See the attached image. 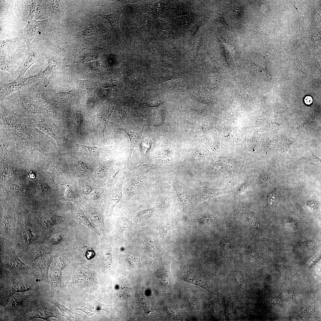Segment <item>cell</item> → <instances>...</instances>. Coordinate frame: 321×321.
<instances>
[{
	"instance_id": "94428289",
	"label": "cell",
	"mask_w": 321,
	"mask_h": 321,
	"mask_svg": "<svg viewBox=\"0 0 321 321\" xmlns=\"http://www.w3.org/2000/svg\"><path fill=\"white\" fill-rule=\"evenodd\" d=\"M300 314H301V313H300V314H299L298 315H300Z\"/></svg>"
},
{
	"instance_id": "2e32d148",
	"label": "cell",
	"mask_w": 321,
	"mask_h": 321,
	"mask_svg": "<svg viewBox=\"0 0 321 321\" xmlns=\"http://www.w3.org/2000/svg\"><path fill=\"white\" fill-rule=\"evenodd\" d=\"M49 16V0H37L35 20H45Z\"/></svg>"
},
{
	"instance_id": "816d5d0a",
	"label": "cell",
	"mask_w": 321,
	"mask_h": 321,
	"mask_svg": "<svg viewBox=\"0 0 321 321\" xmlns=\"http://www.w3.org/2000/svg\"><path fill=\"white\" fill-rule=\"evenodd\" d=\"M216 17L218 21L222 22L224 24H227V22L225 21L224 17L221 14L219 13H217L216 14Z\"/></svg>"
},
{
	"instance_id": "44dd1931",
	"label": "cell",
	"mask_w": 321,
	"mask_h": 321,
	"mask_svg": "<svg viewBox=\"0 0 321 321\" xmlns=\"http://www.w3.org/2000/svg\"><path fill=\"white\" fill-rule=\"evenodd\" d=\"M103 52L102 48L98 47L89 46L82 49L77 55L80 56L81 60L88 61L96 57L99 52Z\"/></svg>"
},
{
	"instance_id": "6f0895ef",
	"label": "cell",
	"mask_w": 321,
	"mask_h": 321,
	"mask_svg": "<svg viewBox=\"0 0 321 321\" xmlns=\"http://www.w3.org/2000/svg\"><path fill=\"white\" fill-rule=\"evenodd\" d=\"M29 178L33 180L35 179L36 177V174L32 171H30L28 175Z\"/></svg>"
},
{
	"instance_id": "d590c367",
	"label": "cell",
	"mask_w": 321,
	"mask_h": 321,
	"mask_svg": "<svg viewBox=\"0 0 321 321\" xmlns=\"http://www.w3.org/2000/svg\"><path fill=\"white\" fill-rule=\"evenodd\" d=\"M143 183L141 178L136 177L132 179L130 184L129 191L132 193H136L138 192Z\"/></svg>"
},
{
	"instance_id": "3957f363",
	"label": "cell",
	"mask_w": 321,
	"mask_h": 321,
	"mask_svg": "<svg viewBox=\"0 0 321 321\" xmlns=\"http://www.w3.org/2000/svg\"><path fill=\"white\" fill-rule=\"evenodd\" d=\"M147 125V123L133 119H126L120 124L119 129L127 134L130 141L128 162L131 159L134 148L142 139L144 129Z\"/></svg>"
},
{
	"instance_id": "f907efd6",
	"label": "cell",
	"mask_w": 321,
	"mask_h": 321,
	"mask_svg": "<svg viewBox=\"0 0 321 321\" xmlns=\"http://www.w3.org/2000/svg\"><path fill=\"white\" fill-rule=\"evenodd\" d=\"M77 164L78 166L84 170H86L88 169L87 165L83 161L81 160L78 161H77Z\"/></svg>"
},
{
	"instance_id": "7a4b0ae2",
	"label": "cell",
	"mask_w": 321,
	"mask_h": 321,
	"mask_svg": "<svg viewBox=\"0 0 321 321\" xmlns=\"http://www.w3.org/2000/svg\"><path fill=\"white\" fill-rule=\"evenodd\" d=\"M169 174L166 177L167 181L174 188L183 204L184 210L189 211L193 205L196 204L194 190L185 186L177 174Z\"/></svg>"
},
{
	"instance_id": "f546056e",
	"label": "cell",
	"mask_w": 321,
	"mask_h": 321,
	"mask_svg": "<svg viewBox=\"0 0 321 321\" xmlns=\"http://www.w3.org/2000/svg\"><path fill=\"white\" fill-rule=\"evenodd\" d=\"M19 40L18 39H12L3 40L0 41L1 52H4L12 49L14 47H18L19 44Z\"/></svg>"
},
{
	"instance_id": "d6a6232c",
	"label": "cell",
	"mask_w": 321,
	"mask_h": 321,
	"mask_svg": "<svg viewBox=\"0 0 321 321\" xmlns=\"http://www.w3.org/2000/svg\"><path fill=\"white\" fill-rule=\"evenodd\" d=\"M49 251L48 248L44 246H39L34 248L30 254L31 259L34 262L38 257L48 254Z\"/></svg>"
},
{
	"instance_id": "f6af8a7d",
	"label": "cell",
	"mask_w": 321,
	"mask_h": 321,
	"mask_svg": "<svg viewBox=\"0 0 321 321\" xmlns=\"http://www.w3.org/2000/svg\"><path fill=\"white\" fill-rule=\"evenodd\" d=\"M234 276L239 286L242 288L245 287V283L242 275L238 272L235 271L234 273Z\"/></svg>"
},
{
	"instance_id": "db71d44e",
	"label": "cell",
	"mask_w": 321,
	"mask_h": 321,
	"mask_svg": "<svg viewBox=\"0 0 321 321\" xmlns=\"http://www.w3.org/2000/svg\"><path fill=\"white\" fill-rule=\"evenodd\" d=\"M83 192L86 194H89L92 191V188L90 186L86 185L85 186L83 189Z\"/></svg>"
},
{
	"instance_id": "52a82bcc",
	"label": "cell",
	"mask_w": 321,
	"mask_h": 321,
	"mask_svg": "<svg viewBox=\"0 0 321 321\" xmlns=\"http://www.w3.org/2000/svg\"><path fill=\"white\" fill-rule=\"evenodd\" d=\"M1 289V305L5 307L10 297L16 292L33 290V287L27 280L20 278H12Z\"/></svg>"
},
{
	"instance_id": "9a60e30c",
	"label": "cell",
	"mask_w": 321,
	"mask_h": 321,
	"mask_svg": "<svg viewBox=\"0 0 321 321\" xmlns=\"http://www.w3.org/2000/svg\"><path fill=\"white\" fill-rule=\"evenodd\" d=\"M115 107V106H109L105 108L100 112L98 116V124L103 137L104 139V133L106 128Z\"/></svg>"
},
{
	"instance_id": "f5cc1de1",
	"label": "cell",
	"mask_w": 321,
	"mask_h": 321,
	"mask_svg": "<svg viewBox=\"0 0 321 321\" xmlns=\"http://www.w3.org/2000/svg\"><path fill=\"white\" fill-rule=\"evenodd\" d=\"M0 149L1 153L5 155H7V147L2 141H0Z\"/></svg>"
},
{
	"instance_id": "74e56055",
	"label": "cell",
	"mask_w": 321,
	"mask_h": 321,
	"mask_svg": "<svg viewBox=\"0 0 321 321\" xmlns=\"http://www.w3.org/2000/svg\"><path fill=\"white\" fill-rule=\"evenodd\" d=\"M12 220L10 213L6 215L1 221V226L6 232H8L11 229L12 224Z\"/></svg>"
},
{
	"instance_id": "836d02e7",
	"label": "cell",
	"mask_w": 321,
	"mask_h": 321,
	"mask_svg": "<svg viewBox=\"0 0 321 321\" xmlns=\"http://www.w3.org/2000/svg\"><path fill=\"white\" fill-rule=\"evenodd\" d=\"M79 82V90L83 93H89L92 92L93 87L89 80H80Z\"/></svg>"
},
{
	"instance_id": "91938a15",
	"label": "cell",
	"mask_w": 321,
	"mask_h": 321,
	"mask_svg": "<svg viewBox=\"0 0 321 321\" xmlns=\"http://www.w3.org/2000/svg\"><path fill=\"white\" fill-rule=\"evenodd\" d=\"M93 255V253L92 251H90L89 253L88 252L87 254V257H92Z\"/></svg>"
},
{
	"instance_id": "83f0119b",
	"label": "cell",
	"mask_w": 321,
	"mask_h": 321,
	"mask_svg": "<svg viewBox=\"0 0 321 321\" xmlns=\"http://www.w3.org/2000/svg\"><path fill=\"white\" fill-rule=\"evenodd\" d=\"M35 126L45 132L47 135L54 138L58 144H59L60 137L59 131L57 129L54 130L50 126L43 123L37 124L35 125Z\"/></svg>"
},
{
	"instance_id": "d4e9b609",
	"label": "cell",
	"mask_w": 321,
	"mask_h": 321,
	"mask_svg": "<svg viewBox=\"0 0 321 321\" xmlns=\"http://www.w3.org/2000/svg\"><path fill=\"white\" fill-rule=\"evenodd\" d=\"M73 213L74 218L80 224L82 223L99 235V233L96 229L90 222L83 211L79 208L74 209Z\"/></svg>"
},
{
	"instance_id": "f1b7e54d",
	"label": "cell",
	"mask_w": 321,
	"mask_h": 321,
	"mask_svg": "<svg viewBox=\"0 0 321 321\" xmlns=\"http://www.w3.org/2000/svg\"><path fill=\"white\" fill-rule=\"evenodd\" d=\"M123 180L121 179L117 184L111 199V210L120 200L122 194V187Z\"/></svg>"
},
{
	"instance_id": "603a6c76",
	"label": "cell",
	"mask_w": 321,
	"mask_h": 321,
	"mask_svg": "<svg viewBox=\"0 0 321 321\" xmlns=\"http://www.w3.org/2000/svg\"><path fill=\"white\" fill-rule=\"evenodd\" d=\"M48 274L51 290L53 291L60 283L61 273L60 270L53 265L50 266Z\"/></svg>"
},
{
	"instance_id": "680465c9",
	"label": "cell",
	"mask_w": 321,
	"mask_h": 321,
	"mask_svg": "<svg viewBox=\"0 0 321 321\" xmlns=\"http://www.w3.org/2000/svg\"><path fill=\"white\" fill-rule=\"evenodd\" d=\"M165 310L166 312L169 314H172L173 312V311L171 307L168 306H166L164 307Z\"/></svg>"
},
{
	"instance_id": "ffe728a7",
	"label": "cell",
	"mask_w": 321,
	"mask_h": 321,
	"mask_svg": "<svg viewBox=\"0 0 321 321\" xmlns=\"http://www.w3.org/2000/svg\"><path fill=\"white\" fill-rule=\"evenodd\" d=\"M22 236L27 250L29 245L36 239L32 232L31 224L28 217L25 218L22 231Z\"/></svg>"
},
{
	"instance_id": "4316f807",
	"label": "cell",
	"mask_w": 321,
	"mask_h": 321,
	"mask_svg": "<svg viewBox=\"0 0 321 321\" xmlns=\"http://www.w3.org/2000/svg\"><path fill=\"white\" fill-rule=\"evenodd\" d=\"M64 219V217L62 216L52 215H48L42 218L41 222L45 227L50 228L61 223Z\"/></svg>"
},
{
	"instance_id": "60d3db41",
	"label": "cell",
	"mask_w": 321,
	"mask_h": 321,
	"mask_svg": "<svg viewBox=\"0 0 321 321\" xmlns=\"http://www.w3.org/2000/svg\"><path fill=\"white\" fill-rule=\"evenodd\" d=\"M141 142V146L142 153L143 156H144L151 146L152 141L150 138H142Z\"/></svg>"
},
{
	"instance_id": "ba28073f",
	"label": "cell",
	"mask_w": 321,
	"mask_h": 321,
	"mask_svg": "<svg viewBox=\"0 0 321 321\" xmlns=\"http://www.w3.org/2000/svg\"><path fill=\"white\" fill-rule=\"evenodd\" d=\"M1 266L9 270L15 275H30L33 272L32 269L23 262L13 249L8 252L4 260L1 263Z\"/></svg>"
},
{
	"instance_id": "4fadbf2b",
	"label": "cell",
	"mask_w": 321,
	"mask_h": 321,
	"mask_svg": "<svg viewBox=\"0 0 321 321\" xmlns=\"http://www.w3.org/2000/svg\"><path fill=\"white\" fill-rule=\"evenodd\" d=\"M52 257L49 254L41 256L32 263V269L39 271L44 279L48 280L49 270Z\"/></svg>"
},
{
	"instance_id": "11a10c76",
	"label": "cell",
	"mask_w": 321,
	"mask_h": 321,
	"mask_svg": "<svg viewBox=\"0 0 321 321\" xmlns=\"http://www.w3.org/2000/svg\"><path fill=\"white\" fill-rule=\"evenodd\" d=\"M100 196V194L99 192L97 191H95L93 192L91 194V197L93 199H96L98 198Z\"/></svg>"
},
{
	"instance_id": "8992f818",
	"label": "cell",
	"mask_w": 321,
	"mask_h": 321,
	"mask_svg": "<svg viewBox=\"0 0 321 321\" xmlns=\"http://www.w3.org/2000/svg\"><path fill=\"white\" fill-rule=\"evenodd\" d=\"M48 20H33L28 22L26 27L20 32L22 38L27 43L33 40H44L46 37L45 29Z\"/></svg>"
},
{
	"instance_id": "7dc6e473",
	"label": "cell",
	"mask_w": 321,
	"mask_h": 321,
	"mask_svg": "<svg viewBox=\"0 0 321 321\" xmlns=\"http://www.w3.org/2000/svg\"><path fill=\"white\" fill-rule=\"evenodd\" d=\"M156 209V207H155L144 210L139 214L138 216L140 218L148 216L152 214Z\"/></svg>"
},
{
	"instance_id": "d6986e66",
	"label": "cell",
	"mask_w": 321,
	"mask_h": 321,
	"mask_svg": "<svg viewBox=\"0 0 321 321\" xmlns=\"http://www.w3.org/2000/svg\"><path fill=\"white\" fill-rule=\"evenodd\" d=\"M32 96L37 105L42 107L48 105V102L47 95L38 84H36L33 88Z\"/></svg>"
},
{
	"instance_id": "484cf974",
	"label": "cell",
	"mask_w": 321,
	"mask_h": 321,
	"mask_svg": "<svg viewBox=\"0 0 321 321\" xmlns=\"http://www.w3.org/2000/svg\"><path fill=\"white\" fill-rule=\"evenodd\" d=\"M183 280L192 284L205 288L206 283L204 279L201 277L196 276L191 272L184 273L181 276Z\"/></svg>"
},
{
	"instance_id": "277c9868",
	"label": "cell",
	"mask_w": 321,
	"mask_h": 321,
	"mask_svg": "<svg viewBox=\"0 0 321 321\" xmlns=\"http://www.w3.org/2000/svg\"><path fill=\"white\" fill-rule=\"evenodd\" d=\"M27 43L24 59L18 69V76L23 77L32 65L36 63L41 62V44L34 41Z\"/></svg>"
},
{
	"instance_id": "cb8c5ba5",
	"label": "cell",
	"mask_w": 321,
	"mask_h": 321,
	"mask_svg": "<svg viewBox=\"0 0 321 321\" xmlns=\"http://www.w3.org/2000/svg\"><path fill=\"white\" fill-rule=\"evenodd\" d=\"M303 159L317 169H321V160L312 152L309 148V143L307 141H306L305 152L303 156Z\"/></svg>"
},
{
	"instance_id": "7bdbcfd3",
	"label": "cell",
	"mask_w": 321,
	"mask_h": 321,
	"mask_svg": "<svg viewBox=\"0 0 321 321\" xmlns=\"http://www.w3.org/2000/svg\"><path fill=\"white\" fill-rule=\"evenodd\" d=\"M60 184L65 186L67 188V190L65 196L64 197L59 198V199L65 201H73L75 198L74 194L69 185L67 184Z\"/></svg>"
},
{
	"instance_id": "6da1fadb",
	"label": "cell",
	"mask_w": 321,
	"mask_h": 321,
	"mask_svg": "<svg viewBox=\"0 0 321 321\" xmlns=\"http://www.w3.org/2000/svg\"><path fill=\"white\" fill-rule=\"evenodd\" d=\"M38 303L33 295H26L23 292H19L15 293L10 297L4 307L5 311L11 315L18 317L21 316L24 318Z\"/></svg>"
},
{
	"instance_id": "1f68e13d",
	"label": "cell",
	"mask_w": 321,
	"mask_h": 321,
	"mask_svg": "<svg viewBox=\"0 0 321 321\" xmlns=\"http://www.w3.org/2000/svg\"><path fill=\"white\" fill-rule=\"evenodd\" d=\"M19 146L21 149L25 151L30 152L31 153L30 156L35 150L41 152L40 150L37 145L32 144L28 140L23 138H21L20 140Z\"/></svg>"
},
{
	"instance_id": "b9f144b4",
	"label": "cell",
	"mask_w": 321,
	"mask_h": 321,
	"mask_svg": "<svg viewBox=\"0 0 321 321\" xmlns=\"http://www.w3.org/2000/svg\"><path fill=\"white\" fill-rule=\"evenodd\" d=\"M107 163L103 164L99 166L95 171L94 176L97 178H100L104 176L107 170Z\"/></svg>"
},
{
	"instance_id": "f35d334b",
	"label": "cell",
	"mask_w": 321,
	"mask_h": 321,
	"mask_svg": "<svg viewBox=\"0 0 321 321\" xmlns=\"http://www.w3.org/2000/svg\"><path fill=\"white\" fill-rule=\"evenodd\" d=\"M55 96L60 101L62 102L67 101L73 96V90L66 92H61L55 93Z\"/></svg>"
},
{
	"instance_id": "4dcf8cb0",
	"label": "cell",
	"mask_w": 321,
	"mask_h": 321,
	"mask_svg": "<svg viewBox=\"0 0 321 321\" xmlns=\"http://www.w3.org/2000/svg\"><path fill=\"white\" fill-rule=\"evenodd\" d=\"M106 31V27L102 24H95L84 29L83 34L86 36H90L93 34H100Z\"/></svg>"
},
{
	"instance_id": "ab89813d",
	"label": "cell",
	"mask_w": 321,
	"mask_h": 321,
	"mask_svg": "<svg viewBox=\"0 0 321 321\" xmlns=\"http://www.w3.org/2000/svg\"><path fill=\"white\" fill-rule=\"evenodd\" d=\"M4 57L0 56V69L9 72L12 75H13V67L10 64L5 62Z\"/></svg>"
},
{
	"instance_id": "bcb514c9",
	"label": "cell",
	"mask_w": 321,
	"mask_h": 321,
	"mask_svg": "<svg viewBox=\"0 0 321 321\" xmlns=\"http://www.w3.org/2000/svg\"><path fill=\"white\" fill-rule=\"evenodd\" d=\"M197 219L199 224L202 226H210L212 223L211 219L208 216L201 217Z\"/></svg>"
},
{
	"instance_id": "8fae6325",
	"label": "cell",
	"mask_w": 321,
	"mask_h": 321,
	"mask_svg": "<svg viewBox=\"0 0 321 321\" xmlns=\"http://www.w3.org/2000/svg\"><path fill=\"white\" fill-rule=\"evenodd\" d=\"M196 204L202 202L211 200L220 195L229 193V190L226 189H214L206 186L199 187L194 190Z\"/></svg>"
},
{
	"instance_id": "5b68a950",
	"label": "cell",
	"mask_w": 321,
	"mask_h": 321,
	"mask_svg": "<svg viewBox=\"0 0 321 321\" xmlns=\"http://www.w3.org/2000/svg\"><path fill=\"white\" fill-rule=\"evenodd\" d=\"M10 102L17 106L23 112L36 118H40L41 115L32 96L23 95L19 91L8 96Z\"/></svg>"
},
{
	"instance_id": "30bf717a",
	"label": "cell",
	"mask_w": 321,
	"mask_h": 321,
	"mask_svg": "<svg viewBox=\"0 0 321 321\" xmlns=\"http://www.w3.org/2000/svg\"><path fill=\"white\" fill-rule=\"evenodd\" d=\"M60 316L59 312L53 306L45 302H40L27 313L24 318L29 320L38 318L48 321L50 317H54L59 319Z\"/></svg>"
},
{
	"instance_id": "5bb4252c",
	"label": "cell",
	"mask_w": 321,
	"mask_h": 321,
	"mask_svg": "<svg viewBox=\"0 0 321 321\" xmlns=\"http://www.w3.org/2000/svg\"><path fill=\"white\" fill-rule=\"evenodd\" d=\"M122 12L121 10H117L111 14L100 15L109 21L111 27V31L116 36L117 42L120 41L122 37L119 29V20Z\"/></svg>"
},
{
	"instance_id": "e575fe53",
	"label": "cell",
	"mask_w": 321,
	"mask_h": 321,
	"mask_svg": "<svg viewBox=\"0 0 321 321\" xmlns=\"http://www.w3.org/2000/svg\"><path fill=\"white\" fill-rule=\"evenodd\" d=\"M72 125L75 129L78 132H80L82 128V118L78 113H75L72 116L71 119Z\"/></svg>"
},
{
	"instance_id": "681fc988",
	"label": "cell",
	"mask_w": 321,
	"mask_h": 321,
	"mask_svg": "<svg viewBox=\"0 0 321 321\" xmlns=\"http://www.w3.org/2000/svg\"><path fill=\"white\" fill-rule=\"evenodd\" d=\"M276 191L275 189L270 194L268 199V204L269 207L272 206L276 198Z\"/></svg>"
},
{
	"instance_id": "9c48e42d",
	"label": "cell",
	"mask_w": 321,
	"mask_h": 321,
	"mask_svg": "<svg viewBox=\"0 0 321 321\" xmlns=\"http://www.w3.org/2000/svg\"><path fill=\"white\" fill-rule=\"evenodd\" d=\"M38 81L35 75L28 77L18 76L14 80L6 84H0L1 99H3L13 93Z\"/></svg>"
},
{
	"instance_id": "e0dca14e",
	"label": "cell",
	"mask_w": 321,
	"mask_h": 321,
	"mask_svg": "<svg viewBox=\"0 0 321 321\" xmlns=\"http://www.w3.org/2000/svg\"><path fill=\"white\" fill-rule=\"evenodd\" d=\"M50 16L55 19L62 18L65 10L63 1L49 0Z\"/></svg>"
},
{
	"instance_id": "8d00e7d4",
	"label": "cell",
	"mask_w": 321,
	"mask_h": 321,
	"mask_svg": "<svg viewBox=\"0 0 321 321\" xmlns=\"http://www.w3.org/2000/svg\"><path fill=\"white\" fill-rule=\"evenodd\" d=\"M298 139H293L289 138L284 142L281 149L280 157L282 160H284L285 156L289 148Z\"/></svg>"
},
{
	"instance_id": "ee69618b",
	"label": "cell",
	"mask_w": 321,
	"mask_h": 321,
	"mask_svg": "<svg viewBox=\"0 0 321 321\" xmlns=\"http://www.w3.org/2000/svg\"><path fill=\"white\" fill-rule=\"evenodd\" d=\"M63 238V236L62 234H56L51 237L49 240V242L51 245H56L61 242Z\"/></svg>"
},
{
	"instance_id": "9f6ffc18",
	"label": "cell",
	"mask_w": 321,
	"mask_h": 321,
	"mask_svg": "<svg viewBox=\"0 0 321 321\" xmlns=\"http://www.w3.org/2000/svg\"><path fill=\"white\" fill-rule=\"evenodd\" d=\"M304 101L306 104L309 105L312 102L313 99L311 96H306L304 99Z\"/></svg>"
},
{
	"instance_id": "c3c4849f",
	"label": "cell",
	"mask_w": 321,
	"mask_h": 321,
	"mask_svg": "<svg viewBox=\"0 0 321 321\" xmlns=\"http://www.w3.org/2000/svg\"><path fill=\"white\" fill-rule=\"evenodd\" d=\"M220 244L221 248L226 249L231 248L233 247L231 242L224 239H221L220 240Z\"/></svg>"
},
{
	"instance_id": "ac0fdd59",
	"label": "cell",
	"mask_w": 321,
	"mask_h": 321,
	"mask_svg": "<svg viewBox=\"0 0 321 321\" xmlns=\"http://www.w3.org/2000/svg\"><path fill=\"white\" fill-rule=\"evenodd\" d=\"M22 9V20L27 21L33 20L34 18L37 5V0L25 1Z\"/></svg>"
},
{
	"instance_id": "7c38bea8",
	"label": "cell",
	"mask_w": 321,
	"mask_h": 321,
	"mask_svg": "<svg viewBox=\"0 0 321 321\" xmlns=\"http://www.w3.org/2000/svg\"><path fill=\"white\" fill-rule=\"evenodd\" d=\"M79 152L84 155L93 157L109 154L111 151L112 146L97 147L75 144Z\"/></svg>"
},
{
	"instance_id": "7402d4cb",
	"label": "cell",
	"mask_w": 321,
	"mask_h": 321,
	"mask_svg": "<svg viewBox=\"0 0 321 321\" xmlns=\"http://www.w3.org/2000/svg\"><path fill=\"white\" fill-rule=\"evenodd\" d=\"M88 212L91 220L95 222L106 237V229L102 214L97 210L92 207L89 208Z\"/></svg>"
}]
</instances>
